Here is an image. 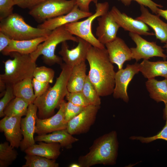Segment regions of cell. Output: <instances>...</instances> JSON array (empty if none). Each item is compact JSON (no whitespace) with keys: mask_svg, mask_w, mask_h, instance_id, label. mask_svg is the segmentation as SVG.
I'll return each instance as SVG.
<instances>
[{"mask_svg":"<svg viewBox=\"0 0 167 167\" xmlns=\"http://www.w3.org/2000/svg\"><path fill=\"white\" fill-rule=\"evenodd\" d=\"M86 60L90 67L88 77L99 96H107L113 93L116 72L106 49L92 45Z\"/></svg>","mask_w":167,"mask_h":167,"instance_id":"6da1fadb","label":"cell"},{"mask_svg":"<svg viewBox=\"0 0 167 167\" xmlns=\"http://www.w3.org/2000/svg\"><path fill=\"white\" fill-rule=\"evenodd\" d=\"M118 145L116 131L105 134L94 141L89 152L79 157L78 163L80 167L98 164L114 165L116 164Z\"/></svg>","mask_w":167,"mask_h":167,"instance_id":"7a4b0ae2","label":"cell"},{"mask_svg":"<svg viewBox=\"0 0 167 167\" xmlns=\"http://www.w3.org/2000/svg\"><path fill=\"white\" fill-rule=\"evenodd\" d=\"M60 65L62 71L54 85L42 95L36 97L33 103L37 107V116L39 118H47L54 115L55 109H59L68 92L67 83L72 67L65 63Z\"/></svg>","mask_w":167,"mask_h":167,"instance_id":"3957f363","label":"cell"},{"mask_svg":"<svg viewBox=\"0 0 167 167\" xmlns=\"http://www.w3.org/2000/svg\"><path fill=\"white\" fill-rule=\"evenodd\" d=\"M9 55L13 59L3 62L5 73L0 75V80L6 85L12 86L25 79L32 78L37 66L36 62L32 61L30 54L13 52Z\"/></svg>","mask_w":167,"mask_h":167,"instance_id":"277c9868","label":"cell"},{"mask_svg":"<svg viewBox=\"0 0 167 167\" xmlns=\"http://www.w3.org/2000/svg\"><path fill=\"white\" fill-rule=\"evenodd\" d=\"M68 40L78 42V38L68 31L63 25L52 31L46 39L39 44L36 49L30 54L32 61L36 62L37 58L42 55L44 62L51 66L62 63V58L57 55L55 51L57 45Z\"/></svg>","mask_w":167,"mask_h":167,"instance_id":"5b68a950","label":"cell"},{"mask_svg":"<svg viewBox=\"0 0 167 167\" xmlns=\"http://www.w3.org/2000/svg\"><path fill=\"white\" fill-rule=\"evenodd\" d=\"M0 31L12 39L23 40L47 36L52 31L32 27L25 22L22 16L13 13L0 20Z\"/></svg>","mask_w":167,"mask_h":167,"instance_id":"8992f818","label":"cell"},{"mask_svg":"<svg viewBox=\"0 0 167 167\" xmlns=\"http://www.w3.org/2000/svg\"><path fill=\"white\" fill-rule=\"evenodd\" d=\"M95 12L82 21H76L64 25L66 29L73 35L80 38L89 42L92 46L100 48H105L93 35L92 25L96 18L109 11V5L108 2L95 3Z\"/></svg>","mask_w":167,"mask_h":167,"instance_id":"52a82bcc","label":"cell"},{"mask_svg":"<svg viewBox=\"0 0 167 167\" xmlns=\"http://www.w3.org/2000/svg\"><path fill=\"white\" fill-rule=\"evenodd\" d=\"M76 5L75 0H45L30 10L29 14L38 22L70 12Z\"/></svg>","mask_w":167,"mask_h":167,"instance_id":"ba28073f","label":"cell"},{"mask_svg":"<svg viewBox=\"0 0 167 167\" xmlns=\"http://www.w3.org/2000/svg\"><path fill=\"white\" fill-rule=\"evenodd\" d=\"M129 35L136 45L135 47L130 48L132 59L137 62L141 59L148 60L154 57H161L165 60L167 58L163 49L155 42L148 41L136 33L129 32Z\"/></svg>","mask_w":167,"mask_h":167,"instance_id":"9c48e42d","label":"cell"},{"mask_svg":"<svg viewBox=\"0 0 167 167\" xmlns=\"http://www.w3.org/2000/svg\"><path fill=\"white\" fill-rule=\"evenodd\" d=\"M100 106L90 105L67 122L66 129L71 135L86 133L94 124Z\"/></svg>","mask_w":167,"mask_h":167,"instance_id":"30bf717a","label":"cell"},{"mask_svg":"<svg viewBox=\"0 0 167 167\" xmlns=\"http://www.w3.org/2000/svg\"><path fill=\"white\" fill-rule=\"evenodd\" d=\"M139 72V63L126 65L124 69L118 70L116 72L115 77V87L113 92L115 99H121L127 103L129 97L127 90L130 82L134 75Z\"/></svg>","mask_w":167,"mask_h":167,"instance_id":"8fae6325","label":"cell"},{"mask_svg":"<svg viewBox=\"0 0 167 167\" xmlns=\"http://www.w3.org/2000/svg\"><path fill=\"white\" fill-rule=\"evenodd\" d=\"M66 102L64 100L58 112L49 118L41 119L37 117L36 121L35 133L40 135L66 129L68 122L65 119V115Z\"/></svg>","mask_w":167,"mask_h":167,"instance_id":"7c38bea8","label":"cell"},{"mask_svg":"<svg viewBox=\"0 0 167 167\" xmlns=\"http://www.w3.org/2000/svg\"><path fill=\"white\" fill-rule=\"evenodd\" d=\"M78 41L75 48L69 49L66 42H62L61 49L58 54L65 63L71 67L85 62L88 50L92 45L88 41L77 37Z\"/></svg>","mask_w":167,"mask_h":167,"instance_id":"4fadbf2b","label":"cell"},{"mask_svg":"<svg viewBox=\"0 0 167 167\" xmlns=\"http://www.w3.org/2000/svg\"><path fill=\"white\" fill-rule=\"evenodd\" d=\"M38 108L33 103L30 104L28 107L25 116L21 120V128L23 138L20 148L22 151L35 144L34 138L35 133L36 121L37 117Z\"/></svg>","mask_w":167,"mask_h":167,"instance_id":"5bb4252c","label":"cell"},{"mask_svg":"<svg viewBox=\"0 0 167 167\" xmlns=\"http://www.w3.org/2000/svg\"><path fill=\"white\" fill-rule=\"evenodd\" d=\"M109 12L114 20L120 27L129 32L139 35L152 36L155 35L150 32L148 25L142 21L134 19L121 12L115 6H113Z\"/></svg>","mask_w":167,"mask_h":167,"instance_id":"9a60e30c","label":"cell"},{"mask_svg":"<svg viewBox=\"0 0 167 167\" xmlns=\"http://www.w3.org/2000/svg\"><path fill=\"white\" fill-rule=\"evenodd\" d=\"M21 117L5 116L0 121V130L13 148L20 147L23 135L21 128Z\"/></svg>","mask_w":167,"mask_h":167,"instance_id":"2e32d148","label":"cell"},{"mask_svg":"<svg viewBox=\"0 0 167 167\" xmlns=\"http://www.w3.org/2000/svg\"><path fill=\"white\" fill-rule=\"evenodd\" d=\"M97 20L98 25L96 32V38L101 43L105 45L116 39L120 27L114 19L109 11L98 17Z\"/></svg>","mask_w":167,"mask_h":167,"instance_id":"e0dca14e","label":"cell"},{"mask_svg":"<svg viewBox=\"0 0 167 167\" xmlns=\"http://www.w3.org/2000/svg\"><path fill=\"white\" fill-rule=\"evenodd\" d=\"M108 51L109 59L112 63L116 64L118 69L122 68L124 63L132 58V53L125 41L117 37L112 41L105 45Z\"/></svg>","mask_w":167,"mask_h":167,"instance_id":"ac0fdd59","label":"cell"},{"mask_svg":"<svg viewBox=\"0 0 167 167\" xmlns=\"http://www.w3.org/2000/svg\"><path fill=\"white\" fill-rule=\"evenodd\" d=\"M92 14L91 12H86L81 11L76 5L68 13L47 20L39 24L37 27L52 31L66 24L88 17Z\"/></svg>","mask_w":167,"mask_h":167,"instance_id":"d6986e66","label":"cell"},{"mask_svg":"<svg viewBox=\"0 0 167 167\" xmlns=\"http://www.w3.org/2000/svg\"><path fill=\"white\" fill-rule=\"evenodd\" d=\"M140 10L141 15L135 19L151 27L155 32L156 38L161 42L166 43L167 41V23L161 20L159 15L151 13L143 5H140Z\"/></svg>","mask_w":167,"mask_h":167,"instance_id":"ffe728a7","label":"cell"},{"mask_svg":"<svg viewBox=\"0 0 167 167\" xmlns=\"http://www.w3.org/2000/svg\"><path fill=\"white\" fill-rule=\"evenodd\" d=\"M54 75V70L42 66L36 68L33 75L32 84L35 94L37 96L44 94L50 87Z\"/></svg>","mask_w":167,"mask_h":167,"instance_id":"44dd1931","label":"cell"},{"mask_svg":"<svg viewBox=\"0 0 167 167\" xmlns=\"http://www.w3.org/2000/svg\"><path fill=\"white\" fill-rule=\"evenodd\" d=\"M47 36H42L36 38L23 40L12 39L9 45L2 52L4 55H9L13 52L30 54L37 49L38 45L44 42Z\"/></svg>","mask_w":167,"mask_h":167,"instance_id":"7402d4cb","label":"cell"},{"mask_svg":"<svg viewBox=\"0 0 167 167\" xmlns=\"http://www.w3.org/2000/svg\"><path fill=\"white\" fill-rule=\"evenodd\" d=\"M35 141L59 143L61 147L67 149L72 148V144L79 139L70 134L66 129L53 132L51 134L38 135L35 137Z\"/></svg>","mask_w":167,"mask_h":167,"instance_id":"603a6c76","label":"cell"},{"mask_svg":"<svg viewBox=\"0 0 167 167\" xmlns=\"http://www.w3.org/2000/svg\"><path fill=\"white\" fill-rule=\"evenodd\" d=\"M33 145L24 151L27 154L36 155L49 159L56 160L61 154L60 144L57 143H44Z\"/></svg>","mask_w":167,"mask_h":167,"instance_id":"cb8c5ba5","label":"cell"},{"mask_svg":"<svg viewBox=\"0 0 167 167\" xmlns=\"http://www.w3.org/2000/svg\"><path fill=\"white\" fill-rule=\"evenodd\" d=\"M139 68L143 76L148 79L159 76L167 79V61L151 62L144 59L139 63Z\"/></svg>","mask_w":167,"mask_h":167,"instance_id":"d4e9b609","label":"cell"},{"mask_svg":"<svg viewBox=\"0 0 167 167\" xmlns=\"http://www.w3.org/2000/svg\"><path fill=\"white\" fill-rule=\"evenodd\" d=\"M86 70L85 62L72 67L67 83V88L69 92L82 91L87 76L86 74Z\"/></svg>","mask_w":167,"mask_h":167,"instance_id":"484cf974","label":"cell"},{"mask_svg":"<svg viewBox=\"0 0 167 167\" xmlns=\"http://www.w3.org/2000/svg\"><path fill=\"white\" fill-rule=\"evenodd\" d=\"M150 97L157 102L167 103V79L158 81L155 78L148 79L145 83Z\"/></svg>","mask_w":167,"mask_h":167,"instance_id":"4316f807","label":"cell"},{"mask_svg":"<svg viewBox=\"0 0 167 167\" xmlns=\"http://www.w3.org/2000/svg\"><path fill=\"white\" fill-rule=\"evenodd\" d=\"M15 96L21 98L30 104L33 103L36 96L35 94L32 79H25L12 85Z\"/></svg>","mask_w":167,"mask_h":167,"instance_id":"83f0119b","label":"cell"},{"mask_svg":"<svg viewBox=\"0 0 167 167\" xmlns=\"http://www.w3.org/2000/svg\"><path fill=\"white\" fill-rule=\"evenodd\" d=\"M30 104L25 100L15 97L6 106L3 112L5 116L22 117L26 115Z\"/></svg>","mask_w":167,"mask_h":167,"instance_id":"f1b7e54d","label":"cell"},{"mask_svg":"<svg viewBox=\"0 0 167 167\" xmlns=\"http://www.w3.org/2000/svg\"><path fill=\"white\" fill-rule=\"evenodd\" d=\"M10 143L5 142L0 144V167H7L16 159L18 153Z\"/></svg>","mask_w":167,"mask_h":167,"instance_id":"f546056e","label":"cell"},{"mask_svg":"<svg viewBox=\"0 0 167 167\" xmlns=\"http://www.w3.org/2000/svg\"><path fill=\"white\" fill-rule=\"evenodd\" d=\"M25 164L22 167H58L56 160L49 159L36 155L27 154L24 157Z\"/></svg>","mask_w":167,"mask_h":167,"instance_id":"4dcf8cb0","label":"cell"},{"mask_svg":"<svg viewBox=\"0 0 167 167\" xmlns=\"http://www.w3.org/2000/svg\"><path fill=\"white\" fill-rule=\"evenodd\" d=\"M82 92L90 105L100 106L101 102L100 96L95 86L90 80L88 75Z\"/></svg>","mask_w":167,"mask_h":167,"instance_id":"1f68e13d","label":"cell"},{"mask_svg":"<svg viewBox=\"0 0 167 167\" xmlns=\"http://www.w3.org/2000/svg\"><path fill=\"white\" fill-rule=\"evenodd\" d=\"M165 124L162 129L156 135L150 137H144L142 136H131L129 139L132 140L139 141L143 143H148L159 139L164 140L167 141V119Z\"/></svg>","mask_w":167,"mask_h":167,"instance_id":"d6a6232c","label":"cell"},{"mask_svg":"<svg viewBox=\"0 0 167 167\" xmlns=\"http://www.w3.org/2000/svg\"><path fill=\"white\" fill-rule=\"evenodd\" d=\"M65 97L68 101L77 106L86 107L90 105L82 91L75 92L68 91Z\"/></svg>","mask_w":167,"mask_h":167,"instance_id":"836d02e7","label":"cell"},{"mask_svg":"<svg viewBox=\"0 0 167 167\" xmlns=\"http://www.w3.org/2000/svg\"><path fill=\"white\" fill-rule=\"evenodd\" d=\"M6 85V90L2 97L0 100L1 118L5 116L3 112L4 110L10 102L15 97L13 93L12 86L9 85Z\"/></svg>","mask_w":167,"mask_h":167,"instance_id":"e575fe53","label":"cell"},{"mask_svg":"<svg viewBox=\"0 0 167 167\" xmlns=\"http://www.w3.org/2000/svg\"><path fill=\"white\" fill-rule=\"evenodd\" d=\"M85 107L76 105L70 102H66L65 110V119L68 122L80 113Z\"/></svg>","mask_w":167,"mask_h":167,"instance_id":"d590c367","label":"cell"},{"mask_svg":"<svg viewBox=\"0 0 167 167\" xmlns=\"http://www.w3.org/2000/svg\"><path fill=\"white\" fill-rule=\"evenodd\" d=\"M14 0H0V21L12 14Z\"/></svg>","mask_w":167,"mask_h":167,"instance_id":"8d00e7d4","label":"cell"},{"mask_svg":"<svg viewBox=\"0 0 167 167\" xmlns=\"http://www.w3.org/2000/svg\"><path fill=\"white\" fill-rule=\"evenodd\" d=\"M120 1L125 5L127 6L130 5L132 1H135L137 2L140 5L148 7L152 13L157 15V12L159 7H162L163 6L157 4L152 0H118Z\"/></svg>","mask_w":167,"mask_h":167,"instance_id":"74e56055","label":"cell"},{"mask_svg":"<svg viewBox=\"0 0 167 167\" xmlns=\"http://www.w3.org/2000/svg\"><path fill=\"white\" fill-rule=\"evenodd\" d=\"M45 0H14L15 5L23 8L30 10Z\"/></svg>","mask_w":167,"mask_h":167,"instance_id":"f35d334b","label":"cell"},{"mask_svg":"<svg viewBox=\"0 0 167 167\" xmlns=\"http://www.w3.org/2000/svg\"><path fill=\"white\" fill-rule=\"evenodd\" d=\"M76 5L81 11L86 12H90L89 6L91 2L95 3L97 0H75Z\"/></svg>","mask_w":167,"mask_h":167,"instance_id":"ab89813d","label":"cell"},{"mask_svg":"<svg viewBox=\"0 0 167 167\" xmlns=\"http://www.w3.org/2000/svg\"><path fill=\"white\" fill-rule=\"evenodd\" d=\"M11 39L7 35L0 31V51L2 52L10 44Z\"/></svg>","mask_w":167,"mask_h":167,"instance_id":"60d3db41","label":"cell"},{"mask_svg":"<svg viewBox=\"0 0 167 167\" xmlns=\"http://www.w3.org/2000/svg\"><path fill=\"white\" fill-rule=\"evenodd\" d=\"M157 14V15L161 16L167 20V10H163L159 8Z\"/></svg>","mask_w":167,"mask_h":167,"instance_id":"b9f144b4","label":"cell"},{"mask_svg":"<svg viewBox=\"0 0 167 167\" xmlns=\"http://www.w3.org/2000/svg\"><path fill=\"white\" fill-rule=\"evenodd\" d=\"M163 117L165 120L167 119V103L165 105V108L164 109Z\"/></svg>","mask_w":167,"mask_h":167,"instance_id":"7bdbcfd3","label":"cell"},{"mask_svg":"<svg viewBox=\"0 0 167 167\" xmlns=\"http://www.w3.org/2000/svg\"><path fill=\"white\" fill-rule=\"evenodd\" d=\"M70 167H80V165L78 163H72L69 166Z\"/></svg>","mask_w":167,"mask_h":167,"instance_id":"ee69618b","label":"cell"},{"mask_svg":"<svg viewBox=\"0 0 167 167\" xmlns=\"http://www.w3.org/2000/svg\"><path fill=\"white\" fill-rule=\"evenodd\" d=\"M164 47L166 48V53H167V41L166 42V44H165V45L164 46Z\"/></svg>","mask_w":167,"mask_h":167,"instance_id":"f6af8a7d","label":"cell"}]
</instances>
